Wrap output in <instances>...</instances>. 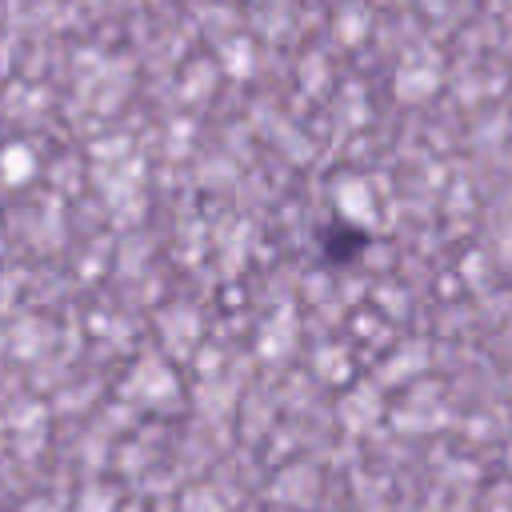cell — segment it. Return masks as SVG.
Masks as SVG:
<instances>
[{
  "label": "cell",
  "mask_w": 512,
  "mask_h": 512,
  "mask_svg": "<svg viewBox=\"0 0 512 512\" xmlns=\"http://www.w3.org/2000/svg\"><path fill=\"white\" fill-rule=\"evenodd\" d=\"M368 248H372V232L352 220H340V216L320 224V232H316V256L324 268H352L364 260Z\"/></svg>",
  "instance_id": "obj_1"
}]
</instances>
